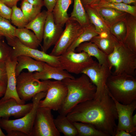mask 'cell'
<instances>
[{
    "label": "cell",
    "instance_id": "6da1fadb",
    "mask_svg": "<svg viewBox=\"0 0 136 136\" xmlns=\"http://www.w3.org/2000/svg\"><path fill=\"white\" fill-rule=\"evenodd\" d=\"M106 89L100 97L77 105L67 114V117L73 122L91 124L109 136H115L117 113L115 103Z\"/></svg>",
    "mask_w": 136,
    "mask_h": 136
},
{
    "label": "cell",
    "instance_id": "7a4b0ae2",
    "mask_svg": "<svg viewBox=\"0 0 136 136\" xmlns=\"http://www.w3.org/2000/svg\"><path fill=\"white\" fill-rule=\"evenodd\" d=\"M79 77L66 78L62 81L67 89L65 100L60 109L59 114L66 115L78 104L94 98L95 86L89 77L84 74Z\"/></svg>",
    "mask_w": 136,
    "mask_h": 136
},
{
    "label": "cell",
    "instance_id": "3957f363",
    "mask_svg": "<svg viewBox=\"0 0 136 136\" xmlns=\"http://www.w3.org/2000/svg\"><path fill=\"white\" fill-rule=\"evenodd\" d=\"M106 89L117 101L124 105L136 100V76L112 74L108 78Z\"/></svg>",
    "mask_w": 136,
    "mask_h": 136
},
{
    "label": "cell",
    "instance_id": "277c9868",
    "mask_svg": "<svg viewBox=\"0 0 136 136\" xmlns=\"http://www.w3.org/2000/svg\"><path fill=\"white\" fill-rule=\"evenodd\" d=\"M108 66L114 69L113 75L126 74L136 76V53L119 42L107 56Z\"/></svg>",
    "mask_w": 136,
    "mask_h": 136
},
{
    "label": "cell",
    "instance_id": "5b68a950",
    "mask_svg": "<svg viewBox=\"0 0 136 136\" xmlns=\"http://www.w3.org/2000/svg\"><path fill=\"white\" fill-rule=\"evenodd\" d=\"M46 93L47 91L40 92L32 98L33 106L32 109L24 116L14 120L2 118L0 120L1 127L5 130L7 133L12 131H18L25 134L27 136H31L39 102L45 97Z\"/></svg>",
    "mask_w": 136,
    "mask_h": 136
},
{
    "label": "cell",
    "instance_id": "8992f818",
    "mask_svg": "<svg viewBox=\"0 0 136 136\" xmlns=\"http://www.w3.org/2000/svg\"><path fill=\"white\" fill-rule=\"evenodd\" d=\"M16 90L20 98L25 102L40 92H46L50 80L41 81L34 77L33 73L21 72L16 77Z\"/></svg>",
    "mask_w": 136,
    "mask_h": 136
},
{
    "label": "cell",
    "instance_id": "52a82bcc",
    "mask_svg": "<svg viewBox=\"0 0 136 136\" xmlns=\"http://www.w3.org/2000/svg\"><path fill=\"white\" fill-rule=\"evenodd\" d=\"M6 38L7 44L12 48L10 56L11 58H16L21 55H26L51 66L61 67L58 56L51 55L37 49L27 47L23 44L16 37Z\"/></svg>",
    "mask_w": 136,
    "mask_h": 136
},
{
    "label": "cell",
    "instance_id": "ba28073f",
    "mask_svg": "<svg viewBox=\"0 0 136 136\" xmlns=\"http://www.w3.org/2000/svg\"><path fill=\"white\" fill-rule=\"evenodd\" d=\"M58 56L61 67L70 73L76 75L81 74L84 69L96 61L84 51H66Z\"/></svg>",
    "mask_w": 136,
    "mask_h": 136
},
{
    "label": "cell",
    "instance_id": "9c48e42d",
    "mask_svg": "<svg viewBox=\"0 0 136 136\" xmlns=\"http://www.w3.org/2000/svg\"><path fill=\"white\" fill-rule=\"evenodd\" d=\"M51 110L39 107L34 121L31 136H60L55 125Z\"/></svg>",
    "mask_w": 136,
    "mask_h": 136
},
{
    "label": "cell",
    "instance_id": "30bf717a",
    "mask_svg": "<svg viewBox=\"0 0 136 136\" xmlns=\"http://www.w3.org/2000/svg\"><path fill=\"white\" fill-rule=\"evenodd\" d=\"M67 89L61 81H50L44 99L40 100L39 107L58 111L66 97Z\"/></svg>",
    "mask_w": 136,
    "mask_h": 136
},
{
    "label": "cell",
    "instance_id": "8fae6325",
    "mask_svg": "<svg viewBox=\"0 0 136 136\" xmlns=\"http://www.w3.org/2000/svg\"><path fill=\"white\" fill-rule=\"evenodd\" d=\"M65 25L64 29L49 54L51 55L58 56L65 52L83 30L78 22L69 18Z\"/></svg>",
    "mask_w": 136,
    "mask_h": 136
},
{
    "label": "cell",
    "instance_id": "7c38bea8",
    "mask_svg": "<svg viewBox=\"0 0 136 136\" xmlns=\"http://www.w3.org/2000/svg\"><path fill=\"white\" fill-rule=\"evenodd\" d=\"M81 74L86 75L96 87L94 97L101 96L106 90L107 79L112 74L108 66L99 64L95 62L84 69Z\"/></svg>",
    "mask_w": 136,
    "mask_h": 136
},
{
    "label": "cell",
    "instance_id": "4fadbf2b",
    "mask_svg": "<svg viewBox=\"0 0 136 136\" xmlns=\"http://www.w3.org/2000/svg\"><path fill=\"white\" fill-rule=\"evenodd\" d=\"M108 93L113 100L117 110L118 120L117 131L124 130L132 136H135L136 127L132 124V118L136 108V100L129 104L123 105L117 101Z\"/></svg>",
    "mask_w": 136,
    "mask_h": 136
},
{
    "label": "cell",
    "instance_id": "5bb4252c",
    "mask_svg": "<svg viewBox=\"0 0 136 136\" xmlns=\"http://www.w3.org/2000/svg\"><path fill=\"white\" fill-rule=\"evenodd\" d=\"M63 31L62 27L55 23L52 12H48L43 30L42 51L46 52L51 46L54 45Z\"/></svg>",
    "mask_w": 136,
    "mask_h": 136
},
{
    "label": "cell",
    "instance_id": "9a60e30c",
    "mask_svg": "<svg viewBox=\"0 0 136 136\" xmlns=\"http://www.w3.org/2000/svg\"><path fill=\"white\" fill-rule=\"evenodd\" d=\"M33 103L24 105L19 104L13 98L0 99V117L8 118L13 116L16 118H21L27 114L31 110Z\"/></svg>",
    "mask_w": 136,
    "mask_h": 136
},
{
    "label": "cell",
    "instance_id": "2e32d148",
    "mask_svg": "<svg viewBox=\"0 0 136 136\" xmlns=\"http://www.w3.org/2000/svg\"><path fill=\"white\" fill-rule=\"evenodd\" d=\"M7 74V82L6 89L4 96L2 98L6 100L13 98L21 105L25 104V102L19 97L16 90V77L15 69L17 62V58L9 57L6 61Z\"/></svg>",
    "mask_w": 136,
    "mask_h": 136
},
{
    "label": "cell",
    "instance_id": "e0dca14e",
    "mask_svg": "<svg viewBox=\"0 0 136 136\" xmlns=\"http://www.w3.org/2000/svg\"><path fill=\"white\" fill-rule=\"evenodd\" d=\"M33 74L36 78L42 80L53 79L55 80L62 81L66 78H75L61 67L52 66L45 62L41 71L36 72Z\"/></svg>",
    "mask_w": 136,
    "mask_h": 136
},
{
    "label": "cell",
    "instance_id": "ac0fdd59",
    "mask_svg": "<svg viewBox=\"0 0 136 136\" xmlns=\"http://www.w3.org/2000/svg\"><path fill=\"white\" fill-rule=\"evenodd\" d=\"M94 8L102 19L110 28L115 23L124 20L127 13L111 8L90 6Z\"/></svg>",
    "mask_w": 136,
    "mask_h": 136
},
{
    "label": "cell",
    "instance_id": "d6986e66",
    "mask_svg": "<svg viewBox=\"0 0 136 136\" xmlns=\"http://www.w3.org/2000/svg\"><path fill=\"white\" fill-rule=\"evenodd\" d=\"M17 63L15 71L16 77L24 69H27L28 72H40L43 68L45 62L36 60L30 56L25 55H19L17 57Z\"/></svg>",
    "mask_w": 136,
    "mask_h": 136
},
{
    "label": "cell",
    "instance_id": "ffe728a7",
    "mask_svg": "<svg viewBox=\"0 0 136 136\" xmlns=\"http://www.w3.org/2000/svg\"><path fill=\"white\" fill-rule=\"evenodd\" d=\"M124 21L126 31L123 43L130 50L136 53V17L127 13Z\"/></svg>",
    "mask_w": 136,
    "mask_h": 136
},
{
    "label": "cell",
    "instance_id": "44dd1931",
    "mask_svg": "<svg viewBox=\"0 0 136 136\" xmlns=\"http://www.w3.org/2000/svg\"><path fill=\"white\" fill-rule=\"evenodd\" d=\"M75 51L79 52L84 51L91 56L95 57L100 65L108 66L107 56L94 43L90 41L86 42L80 44Z\"/></svg>",
    "mask_w": 136,
    "mask_h": 136
},
{
    "label": "cell",
    "instance_id": "7402d4cb",
    "mask_svg": "<svg viewBox=\"0 0 136 136\" xmlns=\"http://www.w3.org/2000/svg\"><path fill=\"white\" fill-rule=\"evenodd\" d=\"M73 0H57L52 13L55 23L63 27L69 17L67 11Z\"/></svg>",
    "mask_w": 136,
    "mask_h": 136
},
{
    "label": "cell",
    "instance_id": "603a6c76",
    "mask_svg": "<svg viewBox=\"0 0 136 136\" xmlns=\"http://www.w3.org/2000/svg\"><path fill=\"white\" fill-rule=\"evenodd\" d=\"M90 41L95 43L107 55L113 52L115 47L119 42L110 32L96 36Z\"/></svg>",
    "mask_w": 136,
    "mask_h": 136
},
{
    "label": "cell",
    "instance_id": "cb8c5ba5",
    "mask_svg": "<svg viewBox=\"0 0 136 136\" xmlns=\"http://www.w3.org/2000/svg\"><path fill=\"white\" fill-rule=\"evenodd\" d=\"M15 36L23 44L28 47L37 49L41 45V42L34 33L25 27L16 28Z\"/></svg>",
    "mask_w": 136,
    "mask_h": 136
},
{
    "label": "cell",
    "instance_id": "d4e9b609",
    "mask_svg": "<svg viewBox=\"0 0 136 136\" xmlns=\"http://www.w3.org/2000/svg\"><path fill=\"white\" fill-rule=\"evenodd\" d=\"M54 121L60 133H62L65 136H78V132L73 122L66 115L59 114L54 119Z\"/></svg>",
    "mask_w": 136,
    "mask_h": 136
},
{
    "label": "cell",
    "instance_id": "484cf974",
    "mask_svg": "<svg viewBox=\"0 0 136 136\" xmlns=\"http://www.w3.org/2000/svg\"><path fill=\"white\" fill-rule=\"evenodd\" d=\"M48 13V11L45 10L41 11L25 27L32 30L41 42L43 40L44 27Z\"/></svg>",
    "mask_w": 136,
    "mask_h": 136
},
{
    "label": "cell",
    "instance_id": "4316f807",
    "mask_svg": "<svg viewBox=\"0 0 136 136\" xmlns=\"http://www.w3.org/2000/svg\"><path fill=\"white\" fill-rule=\"evenodd\" d=\"M91 23L94 26L99 35L110 33V28L102 19L94 8L83 6Z\"/></svg>",
    "mask_w": 136,
    "mask_h": 136
},
{
    "label": "cell",
    "instance_id": "83f0119b",
    "mask_svg": "<svg viewBox=\"0 0 136 136\" xmlns=\"http://www.w3.org/2000/svg\"><path fill=\"white\" fill-rule=\"evenodd\" d=\"M69 18L77 21L83 28L91 24L81 0H74L73 9Z\"/></svg>",
    "mask_w": 136,
    "mask_h": 136
},
{
    "label": "cell",
    "instance_id": "f1b7e54d",
    "mask_svg": "<svg viewBox=\"0 0 136 136\" xmlns=\"http://www.w3.org/2000/svg\"><path fill=\"white\" fill-rule=\"evenodd\" d=\"M98 35L99 34L96 31L94 26L91 23L84 28L82 32L69 46L66 51H75L76 48L81 44L90 41L93 37Z\"/></svg>",
    "mask_w": 136,
    "mask_h": 136
},
{
    "label": "cell",
    "instance_id": "f546056e",
    "mask_svg": "<svg viewBox=\"0 0 136 136\" xmlns=\"http://www.w3.org/2000/svg\"><path fill=\"white\" fill-rule=\"evenodd\" d=\"M78 132V136H109L92 125L81 122H73Z\"/></svg>",
    "mask_w": 136,
    "mask_h": 136
},
{
    "label": "cell",
    "instance_id": "4dcf8cb0",
    "mask_svg": "<svg viewBox=\"0 0 136 136\" xmlns=\"http://www.w3.org/2000/svg\"><path fill=\"white\" fill-rule=\"evenodd\" d=\"M94 6L99 7L112 8L126 12L136 17V6L128 5L122 3H111L108 2L104 0H101L97 5Z\"/></svg>",
    "mask_w": 136,
    "mask_h": 136
},
{
    "label": "cell",
    "instance_id": "1f68e13d",
    "mask_svg": "<svg viewBox=\"0 0 136 136\" xmlns=\"http://www.w3.org/2000/svg\"><path fill=\"white\" fill-rule=\"evenodd\" d=\"M42 8L31 4L25 0L21 1L20 4V9L28 23L40 13Z\"/></svg>",
    "mask_w": 136,
    "mask_h": 136
},
{
    "label": "cell",
    "instance_id": "d6a6232c",
    "mask_svg": "<svg viewBox=\"0 0 136 136\" xmlns=\"http://www.w3.org/2000/svg\"><path fill=\"white\" fill-rule=\"evenodd\" d=\"M10 20L11 23L18 28L25 27L28 23L20 8L16 5L12 8Z\"/></svg>",
    "mask_w": 136,
    "mask_h": 136
},
{
    "label": "cell",
    "instance_id": "836d02e7",
    "mask_svg": "<svg viewBox=\"0 0 136 136\" xmlns=\"http://www.w3.org/2000/svg\"><path fill=\"white\" fill-rule=\"evenodd\" d=\"M126 31L124 20L115 23L110 28V33L119 42L123 43Z\"/></svg>",
    "mask_w": 136,
    "mask_h": 136
},
{
    "label": "cell",
    "instance_id": "e575fe53",
    "mask_svg": "<svg viewBox=\"0 0 136 136\" xmlns=\"http://www.w3.org/2000/svg\"><path fill=\"white\" fill-rule=\"evenodd\" d=\"M9 20L0 16V35L5 38L15 37L16 28L11 24Z\"/></svg>",
    "mask_w": 136,
    "mask_h": 136
},
{
    "label": "cell",
    "instance_id": "d590c367",
    "mask_svg": "<svg viewBox=\"0 0 136 136\" xmlns=\"http://www.w3.org/2000/svg\"><path fill=\"white\" fill-rule=\"evenodd\" d=\"M12 48L3 40H0V62H5L10 57Z\"/></svg>",
    "mask_w": 136,
    "mask_h": 136
},
{
    "label": "cell",
    "instance_id": "8d00e7d4",
    "mask_svg": "<svg viewBox=\"0 0 136 136\" xmlns=\"http://www.w3.org/2000/svg\"><path fill=\"white\" fill-rule=\"evenodd\" d=\"M12 9L0 1V16L10 20Z\"/></svg>",
    "mask_w": 136,
    "mask_h": 136
},
{
    "label": "cell",
    "instance_id": "74e56055",
    "mask_svg": "<svg viewBox=\"0 0 136 136\" xmlns=\"http://www.w3.org/2000/svg\"><path fill=\"white\" fill-rule=\"evenodd\" d=\"M0 82L7 86V77L6 62H0Z\"/></svg>",
    "mask_w": 136,
    "mask_h": 136
},
{
    "label": "cell",
    "instance_id": "f35d334b",
    "mask_svg": "<svg viewBox=\"0 0 136 136\" xmlns=\"http://www.w3.org/2000/svg\"><path fill=\"white\" fill-rule=\"evenodd\" d=\"M57 0H43L44 6L47 9L48 12H52Z\"/></svg>",
    "mask_w": 136,
    "mask_h": 136
},
{
    "label": "cell",
    "instance_id": "ab89813d",
    "mask_svg": "<svg viewBox=\"0 0 136 136\" xmlns=\"http://www.w3.org/2000/svg\"><path fill=\"white\" fill-rule=\"evenodd\" d=\"M101 0H81L83 6H92L97 5Z\"/></svg>",
    "mask_w": 136,
    "mask_h": 136
},
{
    "label": "cell",
    "instance_id": "60d3db41",
    "mask_svg": "<svg viewBox=\"0 0 136 136\" xmlns=\"http://www.w3.org/2000/svg\"><path fill=\"white\" fill-rule=\"evenodd\" d=\"M20 1V0H0V1L11 8L14 6L17 5L18 2Z\"/></svg>",
    "mask_w": 136,
    "mask_h": 136
},
{
    "label": "cell",
    "instance_id": "b9f144b4",
    "mask_svg": "<svg viewBox=\"0 0 136 136\" xmlns=\"http://www.w3.org/2000/svg\"><path fill=\"white\" fill-rule=\"evenodd\" d=\"M25 0L29 3L41 7L44 6L43 0Z\"/></svg>",
    "mask_w": 136,
    "mask_h": 136
},
{
    "label": "cell",
    "instance_id": "7bdbcfd3",
    "mask_svg": "<svg viewBox=\"0 0 136 136\" xmlns=\"http://www.w3.org/2000/svg\"><path fill=\"white\" fill-rule=\"evenodd\" d=\"M7 133L8 136H27L25 134L18 131H12Z\"/></svg>",
    "mask_w": 136,
    "mask_h": 136
},
{
    "label": "cell",
    "instance_id": "ee69618b",
    "mask_svg": "<svg viewBox=\"0 0 136 136\" xmlns=\"http://www.w3.org/2000/svg\"><path fill=\"white\" fill-rule=\"evenodd\" d=\"M130 133L124 130H117L115 136H132Z\"/></svg>",
    "mask_w": 136,
    "mask_h": 136
},
{
    "label": "cell",
    "instance_id": "f6af8a7d",
    "mask_svg": "<svg viewBox=\"0 0 136 136\" xmlns=\"http://www.w3.org/2000/svg\"><path fill=\"white\" fill-rule=\"evenodd\" d=\"M6 86L0 82V97L3 96L5 94Z\"/></svg>",
    "mask_w": 136,
    "mask_h": 136
},
{
    "label": "cell",
    "instance_id": "bcb514c9",
    "mask_svg": "<svg viewBox=\"0 0 136 136\" xmlns=\"http://www.w3.org/2000/svg\"><path fill=\"white\" fill-rule=\"evenodd\" d=\"M122 3L128 5L136 6V0H122Z\"/></svg>",
    "mask_w": 136,
    "mask_h": 136
},
{
    "label": "cell",
    "instance_id": "7dc6e473",
    "mask_svg": "<svg viewBox=\"0 0 136 136\" xmlns=\"http://www.w3.org/2000/svg\"><path fill=\"white\" fill-rule=\"evenodd\" d=\"M106 1L109 3H122V0H104Z\"/></svg>",
    "mask_w": 136,
    "mask_h": 136
},
{
    "label": "cell",
    "instance_id": "c3c4849f",
    "mask_svg": "<svg viewBox=\"0 0 136 136\" xmlns=\"http://www.w3.org/2000/svg\"><path fill=\"white\" fill-rule=\"evenodd\" d=\"M132 122L134 126L136 127V114L133 115L132 118Z\"/></svg>",
    "mask_w": 136,
    "mask_h": 136
},
{
    "label": "cell",
    "instance_id": "681fc988",
    "mask_svg": "<svg viewBox=\"0 0 136 136\" xmlns=\"http://www.w3.org/2000/svg\"><path fill=\"white\" fill-rule=\"evenodd\" d=\"M1 119V118L0 117V120ZM6 135L4 134L2 130L1 127L0 125V136H5Z\"/></svg>",
    "mask_w": 136,
    "mask_h": 136
},
{
    "label": "cell",
    "instance_id": "f907efd6",
    "mask_svg": "<svg viewBox=\"0 0 136 136\" xmlns=\"http://www.w3.org/2000/svg\"><path fill=\"white\" fill-rule=\"evenodd\" d=\"M3 37L2 36H1L0 35V40L3 39Z\"/></svg>",
    "mask_w": 136,
    "mask_h": 136
}]
</instances>
